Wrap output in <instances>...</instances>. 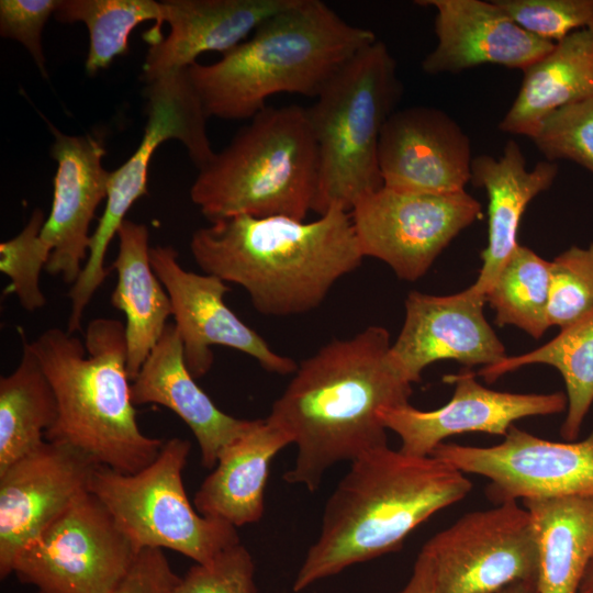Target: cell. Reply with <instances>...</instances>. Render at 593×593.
Here are the masks:
<instances>
[{
  "label": "cell",
  "instance_id": "cell-1",
  "mask_svg": "<svg viewBox=\"0 0 593 593\" xmlns=\"http://www.w3.org/2000/svg\"><path fill=\"white\" fill-rule=\"evenodd\" d=\"M390 334L368 326L304 359L266 418L296 445L286 482L315 492L325 472L388 446L379 413L410 403L412 382L391 354Z\"/></svg>",
  "mask_w": 593,
  "mask_h": 593
},
{
  "label": "cell",
  "instance_id": "cell-2",
  "mask_svg": "<svg viewBox=\"0 0 593 593\" xmlns=\"http://www.w3.org/2000/svg\"><path fill=\"white\" fill-rule=\"evenodd\" d=\"M204 273L244 288L264 315L316 309L363 259L351 216L333 206L315 221L238 215L197 230L190 240Z\"/></svg>",
  "mask_w": 593,
  "mask_h": 593
},
{
  "label": "cell",
  "instance_id": "cell-3",
  "mask_svg": "<svg viewBox=\"0 0 593 593\" xmlns=\"http://www.w3.org/2000/svg\"><path fill=\"white\" fill-rule=\"evenodd\" d=\"M471 489L463 472L434 456L385 446L356 459L325 505L293 591L401 549L416 527Z\"/></svg>",
  "mask_w": 593,
  "mask_h": 593
},
{
  "label": "cell",
  "instance_id": "cell-4",
  "mask_svg": "<svg viewBox=\"0 0 593 593\" xmlns=\"http://www.w3.org/2000/svg\"><path fill=\"white\" fill-rule=\"evenodd\" d=\"M377 40L321 0H294L210 65L187 68L210 116L247 120L277 93L317 97L336 72Z\"/></svg>",
  "mask_w": 593,
  "mask_h": 593
},
{
  "label": "cell",
  "instance_id": "cell-5",
  "mask_svg": "<svg viewBox=\"0 0 593 593\" xmlns=\"http://www.w3.org/2000/svg\"><path fill=\"white\" fill-rule=\"evenodd\" d=\"M57 402L48 441L68 445L96 466L135 473L158 456L164 440L142 433L126 368L125 326L98 317L82 343L52 327L30 342Z\"/></svg>",
  "mask_w": 593,
  "mask_h": 593
},
{
  "label": "cell",
  "instance_id": "cell-6",
  "mask_svg": "<svg viewBox=\"0 0 593 593\" xmlns=\"http://www.w3.org/2000/svg\"><path fill=\"white\" fill-rule=\"evenodd\" d=\"M317 181L306 109L267 105L199 169L190 197L210 223L238 215L304 221Z\"/></svg>",
  "mask_w": 593,
  "mask_h": 593
},
{
  "label": "cell",
  "instance_id": "cell-7",
  "mask_svg": "<svg viewBox=\"0 0 593 593\" xmlns=\"http://www.w3.org/2000/svg\"><path fill=\"white\" fill-rule=\"evenodd\" d=\"M396 61L378 38L356 53L306 109L318 149V181L312 211L350 212L363 195L383 187L379 167L382 128L402 96Z\"/></svg>",
  "mask_w": 593,
  "mask_h": 593
},
{
  "label": "cell",
  "instance_id": "cell-8",
  "mask_svg": "<svg viewBox=\"0 0 593 593\" xmlns=\"http://www.w3.org/2000/svg\"><path fill=\"white\" fill-rule=\"evenodd\" d=\"M190 450V441L175 437L164 443L150 465L135 473L96 466L89 492L138 551L166 548L205 563L240 541L236 527L203 516L191 505L182 480Z\"/></svg>",
  "mask_w": 593,
  "mask_h": 593
},
{
  "label": "cell",
  "instance_id": "cell-9",
  "mask_svg": "<svg viewBox=\"0 0 593 593\" xmlns=\"http://www.w3.org/2000/svg\"><path fill=\"white\" fill-rule=\"evenodd\" d=\"M147 99L142 141L134 154L111 171L105 208L91 235L88 258L71 286L70 313L82 317L86 307L110 271L104 267L108 246L131 206L147 193V175L156 148L168 139L180 141L193 164L201 169L215 155L208 136L206 115L189 79L187 69L178 70L146 83Z\"/></svg>",
  "mask_w": 593,
  "mask_h": 593
},
{
  "label": "cell",
  "instance_id": "cell-10",
  "mask_svg": "<svg viewBox=\"0 0 593 593\" xmlns=\"http://www.w3.org/2000/svg\"><path fill=\"white\" fill-rule=\"evenodd\" d=\"M139 551L88 491L16 557L12 573L38 593H111Z\"/></svg>",
  "mask_w": 593,
  "mask_h": 593
},
{
  "label": "cell",
  "instance_id": "cell-11",
  "mask_svg": "<svg viewBox=\"0 0 593 593\" xmlns=\"http://www.w3.org/2000/svg\"><path fill=\"white\" fill-rule=\"evenodd\" d=\"M427 560L436 593H494L537 581L538 549L528 511L517 502L470 512L429 538Z\"/></svg>",
  "mask_w": 593,
  "mask_h": 593
},
{
  "label": "cell",
  "instance_id": "cell-12",
  "mask_svg": "<svg viewBox=\"0 0 593 593\" xmlns=\"http://www.w3.org/2000/svg\"><path fill=\"white\" fill-rule=\"evenodd\" d=\"M349 213L362 256L385 262L402 280L415 281L481 217L482 209L466 190L436 194L382 187L360 198Z\"/></svg>",
  "mask_w": 593,
  "mask_h": 593
},
{
  "label": "cell",
  "instance_id": "cell-13",
  "mask_svg": "<svg viewBox=\"0 0 593 593\" xmlns=\"http://www.w3.org/2000/svg\"><path fill=\"white\" fill-rule=\"evenodd\" d=\"M430 456L486 478V495L495 504L593 495V429L579 441H551L512 425L496 445L444 441Z\"/></svg>",
  "mask_w": 593,
  "mask_h": 593
},
{
  "label": "cell",
  "instance_id": "cell-14",
  "mask_svg": "<svg viewBox=\"0 0 593 593\" xmlns=\"http://www.w3.org/2000/svg\"><path fill=\"white\" fill-rule=\"evenodd\" d=\"M152 267L166 289L172 307L175 326L183 344L186 365L194 379L211 369L212 346L236 349L255 358L269 372L294 373L293 359L277 354L253 328L246 325L224 302L230 288L212 275L186 270L171 246L150 248Z\"/></svg>",
  "mask_w": 593,
  "mask_h": 593
},
{
  "label": "cell",
  "instance_id": "cell-15",
  "mask_svg": "<svg viewBox=\"0 0 593 593\" xmlns=\"http://www.w3.org/2000/svg\"><path fill=\"white\" fill-rule=\"evenodd\" d=\"M96 465L75 448L45 440L0 472V578L16 557L83 493Z\"/></svg>",
  "mask_w": 593,
  "mask_h": 593
},
{
  "label": "cell",
  "instance_id": "cell-16",
  "mask_svg": "<svg viewBox=\"0 0 593 593\" xmlns=\"http://www.w3.org/2000/svg\"><path fill=\"white\" fill-rule=\"evenodd\" d=\"M455 383L451 399L441 407L422 411L410 403L383 409L379 417L394 432L403 454L430 456L452 435L481 432L505 436L518 419L558 414L567 410V395L553 393H512L482 385L471 371L447 376Z\"/></svg>",
  "mask_w": 593,
  "mask_h": 593
},
{
  "label": "cell",
  "instance_id": "cell-17",
  "mask_svg": "<svg viewBox=\"0 0 593 593\" xmlns=\"http://www.w3.org/2000/svg\"><path fill=\"white\" fill-rule=\"evenodd\" d=\"M383 187L422 193H456L471 180L468 135L446 112L430 107L394 111L379 141Z\"/></svg>",
  "mask_w": 593,
  "mask_h": 593
},
{
  "label": "cell",
  "instance_id": "cell-18",
  "mask_svg": "<svg viewBox=\"0 0 593 593\" xmlns=\"http://www.w3.org/2000/svg\"><path fill=\"white\" fill-rule=\"evenodd\" d=\"M483 295L470 288L434 295L412 291L405 300V317L391 354L405 377L418 382L435 361L456 360L463 366H492L502 361L505 347L488 323Z\"/></svg>",
  "mask_w": 593,
  "mask_h": 593
},
{
  "label": "cell",
  "instance_id": "cell-19",
  "mask_svg": "<svg viewBox=\"0 0 593 593\" xmlns=\"http://www.w3.org/2000/svg\"><path fill=\"white\" fill-rule=\"evenodd\" d=\"M48 125L54 135L51 157L57 169L52 209L41 232L51 249L45 270L72 286L88 258L90 224L107 199L111 171L102 165L105 148L100 137L67 135Z\"/></svg>",
  "mask_w": 593,
  "mask_h": 593
},
{
  "label": "cell",
  "instance_id": "cell-20",
  "mask_svg": "<svg viewBox=\"0 0 593 593\" xmlns=\"http://www.w3.org/2000/svg\"><path fill=\"white\" fill-rule=\"evenodd\" d=\"M415 2L436 11L437 44L422 61L428 75L460 74L486 64L524 70L555 46L523 30L494 1Z\"/></svg>",
  "mask_w": 593,
  "mask_h": 593
},
{
  "label": "cell",
  "instance_id": "cell-21",
  "mask_svg": "<svg viewBox=\"0 0 593 593\" xmlns=\"http://www.w3.org/2000/svg\"><path fill=\"white\" fill-rule=\"evenodd\" d=\"M294 0H166L169 33L147 51L142 78L152 82L195 64L199 55H222L245 42L267 19Z\"/></svg>",
  "mask_w": 593,
  "mask_h": 593
},
{
  "label": "cell",
  "instance_id": "cell-22",
  "mask_svg": "<svg viewBox=\"0 0 593 593\" xmlns=\"http://www.w3.org/2000/svg\"><path fill=\"white\" fill-rule=\"evenodd\" d=\"M134 405L159 404L175 412L192 430L204 468L215 467L222 450L246 433L255 419L221 411L190 373L175 324H167L131 384Z\"/></svg>",
  "mask_w": 593,
  "mask_h": 593
},
{
  "label": "cell",
  "instance_id": "cell-23",
  "mask_svg": "<svg viewBox=\"0 0 593 593\" xmlns=\"http://www.w3.org/2000/svg\"><path fill=\"white\" fill-rule=\"evenodd\" d=\"M557 175V163L546 159L528 169L514 139L507 141L500 158L486 154L473 157L470 182L483 188L488 195V244L481 254L479 276L469 287L472 292L484 296L519 245L518 227L528 203L548 190Z\"/></svg>",
  "mask_w": 593,
  "mask_h": 593
},
{
  "label": "cell",
  "instance_id": "cell-24",
  "mask_svg": "<svg viewBox=\"0 0 593 593\" xmlns=\"http://www.w3.org/2000/svg\"><path fill=\"white\" fill-rule=\"evenodd\" d=\"M291 438L265 419L225 447L214 470L194 494L193 506L203 516L234 527L258 522L264 514L265 488L275 456Z\"/></svg>",
  "mask_w": 593,
  "mask_h": 593
},
{
  "label": "cell",
  "instance_id": "cell-25",
  "mask_svg": "<svg viewBox=\"0 0 593 593\" xmlns=\"http://www.w3.org/2000/svg\"><path fill=\"white\" fill-rule=\"evenodd\" d=\"M118 236L112 265L118 278L111 304L125 315L126 368L133 381L161 337L172 307L152 267L147 226L125 220Z\"/></svg>",
  "mask_w": 593,
  "mask_h": 593
},
{
  "label": "cell",
  "instance_id": "cell-26",
  "mask_svg": "<svg viewBox=\"0 0 593 593\" xmlns=\"http://www.w3.org/2000/svg\"><path fill=\"white\" fill-rule=\"evenodd\" d=\"M522 71L521 88L499 128L530 138L550 112L593 98V23L556 43Z\"/></svg>",
  "mask_w": 593,
  "mask_h": 593
},
{
  "label": "cell",
  "instance_id": "cell-27",
  "mask_svg": "<svg viewBox=\"0 0 593 593\" xmlns=\"http://www.w3.org/2000/svg\"><path fill=\"white\" fill-rule=\"evenodd\" d=\"M537 549L539 593H578L593 558V495L523 500Z\"/></svg>",
  "mask_w": 593,
  "mask_h": 593
},
{
  "label": "cell",
  "instance_id": "cell-28",
  "mask_svg": "<svg viewBox=\"0 0 593 593\" xmlns=\"http://www.w3.org/2000/svg\"><path fill=\"white\" fill-rule=\"evenodd\" d=\"M18 367L0 378V472L40 447L57 418V402L23 329Z\"/></svg>",
  "mask_w": 593,
  "mask_h": 593
},
{
  "label": "cell",
  "instance_id": "cell-29",
  "mask_svg": "<svg viewBox=\"0 0 593 593\" xmlns=\"http://www.w3.org/2000/svg\"><path fill=\"white\" fill-rule=\"evenodd\" d=\"M534 363L551 366L562 376L567 414L560 434L569 441L575 440L593 404V310L561 328L545 345L519 356H506L495 365L482 367L478 374L486 382H493L507 372Z\"/></svg>",
  "mask_w": 593,
  "mask_h": 593
},
{
  "label": "cell",
  "instance_id": "cell-30",
  "mask_svg": "<svg viewBox=\"0 0 593 593\" xmlns=\"http://www.w3.org/2000/svg\"><path fill=\"white\" fill-rule=\"evenodd\" d=\"M54 16L60 23L82 22L87 26L89 49L85 69L90 76L128 53L130 35L143 22L155 21L144 40L150 46L159 43L166 21L163 2L154 0H59Z\"/></svg>",
  "mask_w": 593,
  "mask_h": 593
},
{
  "label": "cell",
  "instance_id": "cell-31",
  "mask_svg": "<svg viewBox=\"0 0 593 593\" xmlns=\"http://www.w3.org/2000/svg\"><path fill=\"white\" fill-rule=\"evenodd\" d=\"M550 261L518 245L484 294L495 311V323L514 325L534 338L549 328L547 311Z\"/></svg>",
  "mask_w": 593,
  "mask_h": 593
},
{
  "label": "cell",
  "instance_id": "cell-32",
  "mask_svg": "<svg viewBox=\"0 0 593 593\" xmlns=\"http://www.w3.org/2000/svg\"><path fill=\"white\" fill-rule=\"evenodd\" d=\"M44 223V212L35 209L23 230L0 244V271L10 279L4 293L14 294L27 312L46 303L40 284L41 271L51 256V249L41 237Z\"/></svg>",
  "mask_w": 593,
  "mask_h": 593
},
{
  "label": "cell",
  "instance_id": "cell-33",
  "mask_svg": "<svg viewBox=\"0 0 593 593\" xmlns=\"http://www.w3.org/2000/svg\"><path fill=\"white\" fill-rule=\"evenodd\" d=\"M592 310L593 243L572 246L550 261L549 327H567Z\"/></svg>",
  "mask_w": 593,
  "mask_h": 593
},
{
  "label": "cell",
  "instance_id": "cell-34",
  "mask_svg": "<svg viewBox=\"0 0 593 593\" xmlns=\"http://www.w3.org/2000/svg\"><path fill=\"white\" fill-rule=\"evenodd\" d=\"M530 139L546 160L568 159L593 174V98L550 112Z\"/></svg>",
  "mask_w": 593,
  "mask_h": 593
},
{
  "label": "cell",
  "instance_id": "cell-35",
  "mask_svg": "<svg viewBox=\"0 0 593 593\" xmlns=\"http://www.w3.org/2000/svg\"><path fill=\"white\" fill-rule=\"evenodd\" d=\"M523 30L550 43L593 23V0H494Z\"/></svg>",
  "mask_w": 593,
  "mask_h": 593
},
{
  "label": "cell",
  "instance_id": "cell-36",
  "mask_svg": "<svg viewBox=\"0 0 593 593\" xmlns=\"http://www.w3.org/2000/svg\"><path fill=\"white\" fill-rule=\"evenodd\" d=\"M255 570L250 552L239 542L192 566L174 593H257Z\"/></svg>",
  "mask_w": 593,
  "mask_h": 593
},
{
  "label": "cell",
  "instance_id": "cell-37",
  "mask_svg": "<svg viewBox=\"0 0 593 593\" xmlns=\"http://www.w3.org/2000/svg\"><path fill=\"white\" fill-rule=\"evenodd\" d=\"M59 0H1L0 35L21 43L46 77L42 32Z\"/></svg>",
  "mask_w": 593,
  "mask_h": 593
},
{
  "label": "cell",
  "instance_id": "cell-38",
  "mask_svg": "<svg viewBox=\"0 0 593 593\" xmlns=\"http://www.w3.org/2000/svg\"><path fill=\"white\" fill-rule=\"evenodd\" d=\"M181 578L161 549H142L124 580L111 593H174Z\"/></svg>",
  "mask_w": 593,
  "mask_h": 593
},
{
  "label": "cell",
  "instance_id": "cell-39",
  "mask_svg": "<svg viewBox=\"0 0 593 593\" xmlns=\"http://www.w3.org/2000/svg\"><path fill=\"white\" fill-rule=\"evenodd\" d=\"M396 593H436L427 560L418 553L406 584Z\"/></svg>",
  "mask_w": 593,
  "mask_h": 593
},
{
  "label": "cell",
  "instance_id": "cell-40",
  "mask_svg": "<svg viewBox=\"0 0 593 593\" xmlns=\"http://www.w3.org/2000/svg\"><path fill=\"white\" fill-rule=\"evenodd\" d=\"M494 593H539L537 581H519Z\"/></svg>",
  "mask_w": 593,
  "mask_h": 593
},
{
  "label": "cell",
  "instance_id": "cell-41",
  "mask_svg": "<svg viewBox=\"0 0 593 593\" xmlns=\"http://www.w3.org/2000/svg\"><path fill=\"white\" fill-rule=\"evenodd\" d=\"M578 593H593V558L585 569L578 589Z\"/></svg>",
  "mask_w": 593,
  "mask_h": 593
}]
</instances>
